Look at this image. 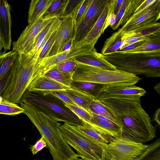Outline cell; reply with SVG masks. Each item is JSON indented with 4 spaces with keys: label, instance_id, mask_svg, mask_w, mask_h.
<instances>
[{
    "label": "cell",
    "instance_id": "44dd1931",
    "mask_svg": "<svg viewBox=\"0 0 160 160\" xmlns=\"http://www.w3.org/2000/svg\"><path fill=\"white\" fill-rule=\"evenodd\" d=\"M148 37V41L144 44L133 50L124 52H160V30L149 35Z\"/></svg>",
    "mask_w": 160,
    "mask_h": 160
},
{
    "label": "cell",
    "instance_id": "8fae6325",
    "mask_svg": "<svg viewBox=\"0 0 160 160\" xmlns=\"http://www.w3.org/2000/svg\"><path fill=\"white\" fill-rule=\"evenodd\" d=\"M61 23L57 35L48 57L61 52L65 44L71 38H74L76 33V23L72 16L61 19Z\"/></svg>",
    "mask_w": 160,
    "mask_h": 160
},
{
    "label": "cell",
    "instance_id": "277c9868",
    "mask_svg": "<svg viewBox=\"0 0 160 160\" xmlns=\"http://www.w3.org/2000/svg\"><path fill=\"white\" fill-rule=\"evenodd\" d=\"M103 57L117 69L160 78V52H117Z\"/></svg>",
    "mask_w": 160,
    "mask_h": 160
},
{
    "label": "cell",
    "instance_id": "484cf974",
    "mask_svg": "<svg viewBox=\"0 0 160 160\" xmlns=\"http://www.w3.org/2000/svg\"><path fill=\"white\" fill-rule=\"evenodd\" d=\"M66 92L78 107L89 112L90 106L92 101L95 99L94 98L72 88L66 90Z\"/></svg>",
    "mask_w": 160,
    "mask_h": 160
},
{
    "label": "cell",
    "instance_id": "ba28073f",
    "mask_svg": "<svg viewBox=\"0 0 160 160\" xmlns=\"http://www.w3.org/2000/svg\"><path fill=\"white\" fill-rule=\"evenodd\" d=\"M148 146L121 138H115L108 144L105 160H138Z\"/></svg>",
    "mask_w": 160,
    "mask_h": 160
},
{
    "label": "cell",
    "instance_id": "7c38bea8",
    "mask_svg": "<svg viewBox=\"0 0 160 160\" xmlns=\"http://www.w3.org/2000/svg\"><path fill=\"white\" fill-rule=\"evenodd\" d=\"M160 18V0L157 1L139 15L130 18L118 31L120 33L140 26L157 22Z\"/></svg>",
    "mask_w": 160,
    "mask_h": 160
},
{
    "label": "cell",
    "instance_id": "ac0fdd59",
    "mask_svg": "<svg viewBox=\"0 0 160 160\" xmlns=\"http://www.w3.org/2000/svg\"><path fill=\"white\" fill-rule=\"evenodd\" d=\"M160 30V22L148 24L140 26L131 30L120 33L122 40L133 37L143 40L148 38V36Z\"/></svg>",
    "mask_w": 160,
    "mask_h": 160
},
{
    "label": "cell",
    "instance_id": "5b68a950",
    "mask_svg": "<svg viewBox=\"0 0 160 160\" xmlns=\"http://www.w3.org/2000/svg\"><path fill=\"white\" fill-rule=\"evenodd\" d=\"M77 63L72 77L74 81L93 82L109 88L133 86L141 79L134 74L121 70H108Z\"/></svg>",
    "mask_w": 160,
    "mask_h": 160
},
{
    "label": "cell",
    "instance_id": "8992f818",
    "mask_svg": "<svg viewBox=\"0 0 160 160\" xmlns=\"http://www.w3.org/2000/svg\"><path fill=\"white\" fill-rule=\"evenodd\" d=\"M21 100L28 102L58 122L76 126L82 124V120L64 105L62 101L53 95L27 90Z\"/></svg>",
    "mask_w": 160,
    "mask_h": 160
},
{
    "label": "cell",
    "instance_id": "4fadbf2b",
    "mask_svg": "<svg viewBox=\"0 0 160 160\" xmlns=\"http://www.w3.org/2000/svg\"><path fill=\"white\" fill-rule=\"evenodd\" d=\"M12 20L10 7L5 0L0 1V50L5 53L10 49L11 42Z\"/></svg>",
    "mask_w": 160,
    "mask_h": 160
},
{
    "label": "cell",
    "instance_id": "d4e9b609",
    "mask_svg": "<svg viewBox=\"0 0 160 160\" xmlns=\"http://www.w3.org/2000/svg\"><path fill=\"white\" fill-rule=\"evenodd\" d=\"M89 112L104 117L119 125L120 123L118 118L107 107L97 99H94L91 103Z\"/></svg>",
    "mask_w": 160,
    "mask_h": 160
},
{
    "label": "cell",
    "instance_id": "f1b7e54d",
    "mask_svg": "<svg viewBox=\"0 0 160 160\" xmlns=\"http://www.w3.org/2000/svg\"><path fill=\"white\" fill-rule=\"evenodd\" d=\"M42 75L70 87L73 81L72 75L63 73L55 68H52Z\"/></svg>",
    "mask_w": 160,
    "mask_h": 160
},
{
    "label": "cell",
    "instance_id": "e575fe53",
    "mask_svg": "<svg viewBox=\"0 0 160 160\" xmlns=\"http://www.w3.org/2000/svg\"><path fill=\"white\" fill-rule=\"evenodd\" d=\"M59 28L53 32L44 46L37 61L36 66L38 63L42 59L48 57L50 51L53 45L56 38Z\"/></svg>",
    "mask_w": 160,
    "mask_h": 160
},
{
    "label": "cell",
    "instance_id": "83f0119b",
    "mask_svg": "<svg viewBox=\"0 0 160 160\" xmlns=\"http://www.w3.org/2000/svg\"><path fill=\"white\" fill-rule=\"evenodd\" d=\"M24 110L17 103L10 101L0 96V114L14 116L23 113Z\"/></svg>",
    "mask_w": 160,
    "mask_h": 160
},
{
    "label": "cell",
    "instance_id": "ee69618b",
    "mask_svg": "<svg viewBox=\"0 0 160 160\" xmlns=\"http://www.w3.org/2000/svg\"><path fill=\"white\" fill-rule=\"evenodd\" d=\"M123 0H116L114 8V13L117 15L121 7Z\"/></svg>",
    "mask_w": 160,
    "mask_h": 160
},
{
    "label": "cell",
    "instance_id": "f35d334b",
    "mask_svg": "<svg viewBox=\"0 0 160 160\" xmlns=\"http://www.w3.org/2000/svg\"><path fill=\"white\" fill-rule=\"evenodd\" d=\"M157 0H145L138 7L130 18H135L148 9Z\"/></svg>",
    "mask_w": 160,
    "mask_h": 160
},
{
    "label": "cell",
    "instance_id": "4316f807",
    "mask_svg": "<svg viewBox=\"0 0 160 160\" xmlns=\"http://www.w3.org/2000/svg\"><path fill=\"white\" fill-rule=\"evenodd\" d=\"M18 55V53L12 50L0 54V80L10 70Z\"/></svg>",
    "mask_w": 160,
    "mask_h": 160
},
{
    "label": "cell",
    "instance_id": "1f68e13d",
    "mask_svg": "<svg viewBox=\"0 0 160 160\" xmlns=\"http://www.w3.org/2000/svg\"><path fill=\"white\" fill-rule=\"evenodd\" d=\"M143 1V0H127L124 15L120 22V26H123L127 22Z\"/></svg>",
    "mask_w": 160,
    "mask_h": 160
},
{
    "label": "cell",
    "instance_id": "b9f144b4",
    "mask_svg": "<svg viewBox=\"0 0 160 160\" xmlns=\"http://www.w3.org/2000/svg\"><path fill=\"white\" fill-rule=\"evenodd\" d=\"M126 3L127 0H123L120 9L116 15L115 23L113 26H110L113 30L117 29L120 26V23L124 15Z\"/></svg>",
    "mask_w": 160,
    "mask_h": 160
},
{
    "label": "cell",
    "instance_id": "f546056e",
    "mask_svg": "<svg viewBox=\"0 0 160 160\" xmlns=\"http://www.w3.org/2000/svg\"><path fill=\"white\" fill-rule=\"evenodd\" d=\"M68 1V0H54L43 16H49L62 19Z\"/></svg>",
    "mask_w": 160,
    "mask_h": 160
},
{
    "label": "cell",
    "instance_id": "9c48e42d",
    "mask_svg": "<svg viewBox=\"0 0 160 160\" xmlns=\"http://www.w3.org/2000/svg\"><path fill=\"white\" fill-rule=\"evenodd\" d=\"M56 18L43 16L32 24L28 25L17 40L13 42L12 50L18 54L28 53L40 32Z\"/></svg>",
    "mask_w": 160,
    "mask_h": 160
},
{
    "label": "cell",
    "instance_id": "ab89813d",
    "mask_svg": "<svg viewBox=\"0 0 160 160\" xmlns=\"http://www.w3.org/2000/svg\"><path fill=\"white\" fill-rule=\"evenodd\" d=\"M148 39V37L147 39L144 40L124 45L118 50L116 53L124 52L133 50L144 44L147 42Z\"/></svg>",
    "mask_w": 160,
    "mask_h": 160
},
{
    "label": "cell",
    "instance_id": "2e32d148",
    "mask_svg": "<svg viewBox=\"0 0 160 160\" xmlns=\"http://www.w3.org/2000/svg\"><path fill=\"white\" fill-rule=\"evenodd\" d=\"M72 88L70 87L41 75L32 81L27 90L30 92H44L58 90L66 91Z\"/></svg>",
    "mask_w": 160,
    "mask_h": 160
},
{
    "label": "cell",
    "instance_id": "5bb4252c",
    "mask_svg": "<svg viewBox=\"0 0 160 160\" xmlns=\"http://www.w3.org/2000/svg\"><path fill=\"white\" fill-rule=\"evenodd\" d=\"M109 1L90 30L82 39L74 44L75 48L94 47L98 38L104 32V28L109 11Z\"/></svg>",
    "mask_w": 160,
    "mask_h": 160
},
{
    "label": "cell",
    "instance_id": "603a6c76",
    "mask_svg": "<svg viewBox=\"0 0 160 160\" xmlns=\"http://www.w3.org/2000/svg\"><path fill=\"white\" fill-rule=\"evenodd\" d=\"M123 45L121 34L118 31L105 41L102 49L101 53L108 55L116 53Z\"/></svg>",
    "mask_w": 160,
    "mask_h": 160
},
{
    "label": "cell",
    "instance_id": "ffe728a7",
    "mask_svg": "<svg viewBox=\"0 0 160 160\" xmlns=\"http://www.w3.org/2000/svg\"><path fill=\"white\" fill-rule=\"evenodd\" d=\"M77 63L97 67L110 70H115L116 68L106 59L101 53L98 56L85 55L73 59Z\"/></svg>",
    "mask_w": 160,
    "mask_h": 160
},
{
    "label": "cell",
    "instance_id": "9a60e30c",
    "mask_svg": "<svg viewBox=\"0 0 160 160\" xmlns=\"http://www.w3.org/2000/svg\"><path fill=\"white\" fill-rule=\"evenodd\" d=\"M91 113L92 117L90 122L87 124L101 133L115 138H121L122 130L119 125L104 117Z\"/></svg>",
    "mask_w": 160,
    "mask_h": 160
},
{
    "label": "cell",
    "instance_id": "60d3db41",
    "mask_svg": "<svg viewBox=\"0 0 160 160\" xmlns=\"http://www.w3.org/2000/svg\"><path fill=\"white\" fill-rule=\"evenodd\" d=\"M44 147L47 148V144L43 136L38 140L36 143L30 147L33 155L36 154L39 151L41 150Z\"/></svg>",
    "mask_w": 160,
    "mask_h": 160
},
{
    "label": "cell",
    "instance_id": "f6af8a7d",
    "mask_svg": "<svg viewBox=\"0 0 160 160\" xmlns=\"http://www.w3.org/2000/svg\"><path fill=\"white\" fill-rule=\"evenodd\" d=\"M154 88L160 97V82L156 84Z\"/></svg>",
    "mask_w": 160,
    "mask_h": 160
},
{
    "label": "cell",
    "instance_id": "74e56055",
    "mask_svg": "<svg viewBox=\"0 0 160 160\" xmlns=\"http://www.w3.org/2000/svg\"><path fill=\"white\" fill-rule=\"evenodd\" d=\"M82 0H68L62 18L68 16H72Z\"/></svg>",
    "mask_w": 160,
    "mask_h": 160
},
{
    "label": "cell",
    "instance_id": "e0dca14e",
    "mask_svg": "<svg viewBox=\"0 0 160 160\" xmlns=\"http://www.w3.org/2000/svg\"><path fill=\"white\" fill-rule=\"evenodd\" d=\"M54 0H32L28 13V25H30L43 17Z\"/></svg>",
    "mask_w": 160,
    "mask_h": 160
},
{
    "label": "cell",
    "instance_id": "4dcf8cb0",
    "mask_svg": "<svg viewBox=\"0 0 160 160\" xmlns=\"http://www.w3.org/2000/svg\"><path fill=\"white\" fill-rule=\"evenodd\" d=\"M138 160H160V138L148 145L145 152Z\"/></svg>",
    "mask_w": 160,
    "mask_h": 160
},
{
    "label": "cell",
    "instance_id": "d6986e66",
    "mask_svg": "<svg viewBox=\"0 0 160 160\" xmlns=\"http://www.w3.org/2000/svg\"><path fill=\"white\" fill-rule=\"evenodd\" d=\"M71 88L97 99L106 87L104 85L93 82L73 81Z\"/></svg>",
    "mask_w": 160,
    "mask_h": 160
},
{
    "label": "cell",
    "instance_id": "cb8c5ba5",
    "mask_svg": "<svg viewBox=\"0 0 160 160\" xmlns=\"http://www.w3.org/2000/svg\"><path fill=\"white\" fill-rule=\"evenodd\" d=\"M82 121V124L77 126L78 129L92 139L108 144L115 138L113 137L101 133Z\"/></svg>",
    "mask_w": 160,
    "mask_h": 160
},
{
    "label": "cell",
    "instance_id": "7402d4cb",
    "mask_svg": "<svg viewBox=\"0 0 160 160\" xmlns=\"http://www.w3.org/2000/svg\"><path fill=\"white\" fill-rule=\"evenodd\" d=\"M111 95H124L141 97L146 93L145 90L135 85L123 87L105 88L103 92Z\"/></svg>",
    "mask_w": 160,
    "mask_h": 160
},
{
    "label": "cell",
    "instance_id": "52a82bcc",
    "mask_svg": "<svg viewBox=\"0 0 160 160\" xmlns=\"http://www.w3.org/2000/svg\"><path fill=\"white\" fill-rule=\"evenodd\" d=\"M62 136L77 152L80 160H105L108 144L92 139L77 126L64 123L59 127Z\"/></svg>",
    "mask_w": 160,
    "mask_h": 160
},
{
    "label": "cell",
    "instance_id": "d590c367",
    "mask_svg": "<svg viewBox=\"0 0 160 160\" xmlns=\"http://www.w3.org/2000/svg\"><path fill=\"white\" fill-rule=\"evenodd\" d=\"M89 0H82L77 8L72 17L77 25L81 21L85 13L88 6Z\"/></svg>",
    "mask_w": 160,
    "mask_h": 160
},
{
    "label": "cell",
    "instance_id": "d6a6232c",
    "mask_svg": "<svg viewBox=\"0 0 160 160\" xmlns=\"http://www.w3.org/2000/svg\"><path fill=\"white\" fill-rule=\"evenodd\" d=\"M77 66L76 62L73 59H70L60 62L54 68L63 73L73 76Z\"/></svg>",
    "mask_w": 160,
    "mask_h": 160
},
{
    "label": "cell",
    "instance_id": "7bdbcfd3",
    "mask_svg": "<svg viewBox=\"0 0 160 160\" xmlns=\"http://www.w3.org/2000/svg\"><path fill=\"white\" fill-rule=\"evenodd\" d=\"M153 120L160 126V108L156 111L153 116Z\"/></svg>",
    "mask_w": 160,
    "mask_h": 160
},
{
    "label": "cell",
    "instance_id": "7a4b0ae2",
    "mask_svg": "<svg viewBox=\"0 0 160 160\" xmlns=\"http://www.w3.org/2000/svg\"><path fill=\"white\" fill-rule=\"evenodd\" d=\"M24 113L43 137L53 160H80L61 135L59 122L32 106Z\"/></svg>",
    "mask_w": 160,
    "mask_h": 160
},
{
    "label": "cell",
    "instance_id": "836d02e7",
    "mask_svg": "<svg viewBox=\"0 0 160 160\" xmlns=\"http://www.w3.org/2000/svg\"><path fill=\"white\" fill-rule=\"evenodd\" d=\"M64 105L84 122L89 124L92 117L91 113L78 106L64 102Z\"/></svg>",
    "mask_w": 160,
    "mask_h": 160
},
{
    "label": "cell",
    "instance_id": "3957f363",
    "mask_svg": "<svg viewBox=\"0 0 160 160\" xmlns=\"http://www.w3.org/2000/svg\"><path fill=\"white\" fill-rule=\"evenodd\" d=\"M36 62L26 54H18L10 70L0 80V96L20 103L32 81Z\"/></svg>",
    "mask_w": 160,
    "mask_h": 160
},
{
    "label": "cell",
    "instance_id": "6da1fadb",
    "mask_svg": "<svg viewBox=\"0 0 160 160\" xmlns=\"http://www.w3.org/2000/svg\"><path fill=\"white\" fill-rule=\"evenodd\" d=\"M141 97L117 95L111 100L108 108L118 118L122 133L121 138L143 143L156 137V128L142 107Z\"/></svg>",
    "mask_w": 160,
    "mask_h": 160
},
{
    "label": "cell",
    "instance_id": "8d00e7d4",
    "mask_svg": "<svg viewBox=\"0 0 160 160\" xmlns=\"http://www.w3.org/2000/svg\"><path fill=\"white\" fill-rule=\"evenodd\" d=\"M42 92L46 94L53 95L66 103L78 106L69 96L66 92V90H58Z\"/></svg>",
    "mask_w": 160,
    "mask_h": 160
},
{
    "label": "cell",
    "instance_id": "30bf717a",
    "mask_svg": "<svg viewBox=\"0 0 160 160\" xmlns=\"http://www.w3.org/2000/svg\"><path fill=\"white\" fill-rule=\"evenodd\" d=\"M108 0H89L86 11L76 25L74 44L82 39L98 20Z\"/></svg>",
    "mask_w": 160,
    "mask_h": 160
}]
</instances>
